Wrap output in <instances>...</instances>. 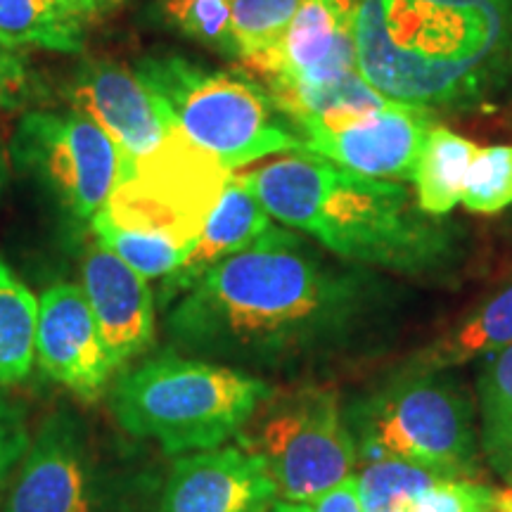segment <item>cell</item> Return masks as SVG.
Listing matches in <instances>:
<instances>
[{"label": "cell", "instance_id": "cell-7", "mask_svg": "<svg viewBox=\"0 0 512 512\" xmlns=\"http://www.w3.org/2000/svg\"><path fill=\"white\" fill-rule=\"evenodd\" d=\"M249 422V432H240L242 446L264 460L285 501L313 503L354 470L356 441L335 389H273Z\"/></svg>", "mask_w": 512, "mask_h": 512}, {"label": "cell", "instance_id": "cell-35", "mask_svg": "<svg viewBox=\"0 0 512 512\" xmlns=\"http://www.w3.org/2000/svg\"><path fill=\"white\" fill-rule=\"evenodd\" d=\"M5 183V166H3V155H0V190H3Z\"/></svg>", "mask_w": 512, "mask_h": 512}, {"label": "cell", "instance_id": "cell-6", "mask_svg": "<svg viewBox=\"0 0 512 512\" xmlns=\"http://www.w3.org/2000/svg\"><path fill=\"white\" fill-rule=\"evenodd\" d=\"M136 72L166 100L185 136L230 171L278 152L304 150L271 95L247 76L204 69L178 55L145 57Z\"/></svg>", "mask_w": 512, "mask_h": 512}, {"label": "cell", "instance_id": "cell-8", "mask_svg": "<svg viewBox=\"0 0 512 512\" xmlns=\"http://www.w3.org/2000/svg\"><path fill=\"white\" fill-rule=\"evenodd\" d=\"M230 176L228 166L178 128L157 152L131 166L100 214L188 256Z\"/></svg>", "mask_w": 512, "mask_h": 512}, {"label": "cell", "instance_id": "cell-33", "mask_svg": "<svg viewBox=\"0 0 512 512\" xmlns=\"http://www.w3.org/2000/svg\"><path fill=\"white\" fill-rule=\"evenodd\" d=\"M482 512H512V486L508 489H496V496L491 505H486Z\"/></svg>", "mask_w": 512, "mask_h": 512}, {"label": "cell", "instance_id": "cell-2", "mask_svg": "<svg viewBox=\"0 0 512 512\" xmlns=\"http://www.w3.org/2000/svg\"><path fill=\"white\" fill-rule=\"evenodd\" d=\"M356 62L387 100L430 114L512 105V0H356Z\"/></svg>", "mask_w": 512, "mask_h": 512}, {"label": "cell", "instance_id": "cell-4", "mask_svg": "<svg viewBox=\"0 0 512 512\" xmlns=\"http://www.w3.org/2000/svg\"><path fill=\"white\" fill-rule=\"evenodd\" d=\"M271 394L261 377L171 349L121 375L110 406L121 430L181 456L240 434Z\"/></svg>", "mask_w": 512, "mask_h": 512}, {"label": "cell", "instance_id": "cell-1", "mask_svg": "<svg viewBox=\"0 0 512 512\" xmlns=\"http://www.w3.org/2000/svg\"><path fill=\"white\" fill-rule=\"evenodd\" d=\"M387 306L377 275L335 264L302 235L271 226L176 299L166 332L190 358L283 370L361 344Z\"/></svg>", "mask_w": 512, "mask_h": 512}, {"label": "cell", "instance_id": "cell-32", "mask_svg": "<svg viewBox=\"0 0 512 512\" xmlns=\"http://www.w3.org/2000/svg\"><path fill=\"white\" fill-rule=\"evenodd\" d=\"M69 15H74L81 24L91 22V19H98L107 15L112 8H117L121 0H57Z\"/></svg>", "mask_w": 512, "mask_h": 512}, {"label": "cell", "instance_id": "cell-15", "mask_svg": "<svg viewBox=\"0 0 512 512\" xmlns=\"http://www.w3.org/2000/svg\"><path fill=\"white\" fill-rule=\"evenodd\" d=\"M81 290L98 323L114 370L128 366L155 342V297L143 275L100 240L86 247Z\"/></svg>", "mask_w": 512, "mask_h": 512}, {"label": "cell", "instance_id": "cell-12", "mask_svg": "<svg viewBox=\"0 0 512 512\" xmlns=\"http://www.w3.org/2000/svg\"><path fill=\"white\" fill-rule=\"evenodd\" d=\"M420 107L389 102L380 110L339 126H304V150L370 178L413 181L434 121Z\"/></svg>", "mask_w": 512, "mask_h": 512}, {"label": "cell", "instance_id": "cell-28", "mask_svg": "<svg viewBox=\"0 0 512 512\" xmlns=\"http://www.w3.org/2000/svg\"><path fill=\"white\" fill-rule=\"evenodd\" d=\"M31 444L27 411L19 403L0 396V501L8 491L12 475Z\"/></svg>", "mask_w": 512, "mask_h": 512}, {"label": "cell", "instance_id": "cell-21", "mask_svg": "<svg viewBox=\"0 0 512 512\" xmlns=\"http://www.w3.org/2000/svg\"><path fill=\"white\" fill-rule=\"evenodd\" d=\"M0 41L19 50L79 53L83 24L57 0H0Z\"/></svg>", "mask_w": 512, "mask_h": 512}, {"label": "cell", "instance_id": "cell-9", "mask_svg": "<svg viewBox=\"0 0 512 512\" xmlns=\"http://www.w3.org/2000/svg\"><path fill=\"white\" fill-rule=\"evenodd\" d=\"M15 155L74 219H93L105 209L131 171L119 145L76 110L29 112L17 128Z\"/></svg>", "mask_w": 512, "mask_h": 512}, {"label": "cell", "instance_id": "cell-34", "mask_svg": "<svg viewBox=\"0 0 512 512\" xmlns=\"http://www.w3.org/2000/svg\"><path fill=\"white\" fill-rule=\"evenodd\" d=\"M268 512H313V510H311V505H306V503L285 501V503H273V508Z\"/></svg>", "mask_w": 512, "mask_h": 512}, {"label": "cell", "instance_id": "cell-17", "mask_svg": "<svg viewBox=\"0 0 512 512\" xmlns=\"http://www.w3.org/2000/svg\"><path fill=\"white\" fill-rule=\"evenodd\" d=\"M271 226V214L259 202V197L254 195L247 176H230L219 202H216L207 223H204L195 247L185 256L183 264L169 278H164V304L169 306L171 299L181 297L185 290H190L211 266H216L219 261L228 259V256L238 254L240 249L252 245Z\"/></svg>", "mask_w": 512, "mask_h": 512}, {"label": "cell", "instance_id": "cell-20", "mask_svg": "<svg viewBox=\"0 0 512 512\" xmlns=\"http://www.w3.org/2000/svg\"><path fill=\"white\" fill-rule=\"evenodd\" d=\"M38 299L0 256V389L34 368Z\"/></svg>", "mask_w": 512, "mask_h": 512}, {"label": "cell", "instance_id": "cell-16", "mask_svg": "<svg viewBox=\"0 0 512 512\" xmlns=\"http://www.w3.org/2000/svg\"><path fill=\"white\" fill-rule=\"evenodd\" d=\"M275 482L264 460L242 446L209 448L176 460L162 512H268Z\"/></svg>", "mask_w": 512, "mask_h": 512}, {"label": "cell", "instance_id": "cell-23", "mask_svg": "<svg viewBox=\"0 0 512 512\" xmlns=\"http://www.w3.org/2000/svg\"><path fill=\"white\" fill-rule=\"evenodd\" d=\"M430 470L403 460H370L358 482L363 512H408L422 491L439 482Z\"/></svg>", "mask_w": 512, "mask_h": 512}, {"label": "cell", "instance_id": "cell-19", "mask_svg": "<svg viewBox=\"0 0 512 512\" xmlns=\"http://www.w3.org/2000/svg\"><path fill=\"white\" fill-rule=\"evenodd\" d=\"M479 147L446 126H432L415 166V200L427 216H446L463 200L472 159Z\"/></svg>", "mask_w": 512, "mask_h": 512}, {"label": "cell", "instance_id": "cell-10", "mask_svg": "<svg viewBox=\"0 0 512 512\" xmlns=\"http://www.w3.org/2000/svg\"><path fill=\"white\" fill-rule=\"evenodd\" d=\"M100 479L86 427L60 411L46 418L17 467L3 512H98Z\"/></svg>", "mask_w": 512, "mask_h": 512}, {"label": "cell", "instance_id": "cell-13", "mask_svg": "<svg viewBox=\"0 0 512 512\" xmlns=\"http://www.w3.org/2000/svg\"><path fill=\"white\" fill-rule=\"evenodd\" d=\"M36 358L50 380L83 401L105 392L114 366L81 285L57 283L41 294Z\"/></svg>", "mask_w": 512, "mask_h": 512}, {"label": "cell", "instance_id": "cell-27", "mask_svg": "<svg viewBox=\"0 0 512 512\" xmlns=\"http://www.w3.org/2000/svg\"><path fill=\"white\" fill-rule=\"evenodd\" d=\"M496 496V486L472 479H439L411 503L408 512H482Z\"/></svg>", "mask_w": 512, "mask_h": 512}, {"label": "cell", "instance_id": "cell-29", "mask_svg": "<svg viewBox=\"0 0 512 512\" xmlns=\"http://www.w3.org/2000/svg\"><path fill=\"white\" fill-rule=\"evenodd\" d=\"M31 98L27 57L19 48L0 41V114L15 112Z\"/></svg>", "mask_w": 512, "mask_h": 512}, {"label": "cell", "instance_id": "cell-5", "mask_svg": "<svg viewBox=\"0 0 512 512\" xmlns=\"http://www.w3.org/2000/svg\"><path fill=\"white\" fill-rule=\"evenodd\" d=\"M444 370L408 366L349 411L356 451L366 460H403L444 479L477 472L475 411Z\"/></svg>", "mask_w": 512, "mask_h": 512}, {"label": "cell", "instance_id": "cell-11", "mask_svg": "<svg viewBox=\"0 0 512 512\" xmlns=\"http://www.w3.org/2000/svg\"><path fill=\"white\" fill-rule=\"evenodd\" d=\"M67 98L119 145L131 166L157 152L181 128L162 95L136 69L119 62L83 64L69 83Z\"/></svg>", "mask_w": 512, "mask_h": 512}, {"label": "cell", "instance_id": "cell-22", "mask_svg": "<svg viewBox=\"0 0 512 512\" xmlns=\"http://www.w3.org/2000/svg\"><path fill=\"white\" fill-rule=\"evenodd\" d=\"M302 0H233L230 41L242 67L256 69L278 50Z\"/></svg>", "mask_w": 512, "mask_h": 512}, {"label": "cell", "instance_id": "cell-14", "mask_svg": "<svg viewBox=\"0 0 512 512\" xmlns=\"http://www.w3.org/2000/svg\"><path fill=\"white\" fill-rule=\"evenodd\" d=\"M356 0H302L278 50L256 69L266 86H328L358 72Z\"/></svg>", "mask_w": 512, "mask_h": 512}, {"label": "cell", "instance_id": "cell-3", "mask_svg": "<svg viewBox=\"0 0 512 512\" xmlns=\"http://www.w3.org/2000/svg\"><path fill=\"white\" fill-rule=\"evenodd\" d=\"M245 176L271 219L302 230L349 264L432 275L456 261L451 230L399 183L354 174L309 150Z\"/></svg>", "mask_w": 512, "mask_h": 512}, {"label": "cell", "instance_id": "cell-30", "mask_svg": "<svg viewBox=\"0 0 512 512\" xmlns=\"http://www.w3.org/2000/svg\"><path fill=\"white\" fill-rule=\"evenodd\" d=\"M313 512H363L361 498H358V482L354 477L344 479L328 494L316 498L311 505Z\"/></svg>", "mask_w": 512, "mask_h": 512}, {"label": "cell", "instance_id": "cell-18", "mask_svg": "<svg viewBox=\"0 0 512 512\" xmlns=\"http://www.w3.org/2000/svg\"><path fill=\"white\" fill-rule=\"evenodd\" d=\"M508 344H512V283L472 311L451 335L420 351L408 366L446 370L494 354Z\"/></svg>", "mask_w": 512, "mask_h": 512}, {"label": "cell", "instance_id": "cell-25", "mask_svg": "<svg viewBox=\"0 0 512 512\" xmlns=\"http://www.w3.org/2000/svg\"><path fill=\"white\" fill-rule=\"evenodd\" d=\"M162 17L183 36L233 55L230 17L233 0H162Z\"/></svg>", "mask_w": 512, "mask_h": 512}, {"label": "cell", "instance_id": "cell-26", "mask_svg": "<svg viewBox=\"0 0 512 512\" xmlns=\"http://www.w3.org/2000/svg\"><path fill=\"white\" fill-rule=\"evenodd\" d=\"M477 396L486 439L512 422V344L486 356Z\"/></svg>", "mask_w": 512, "mask_h": 512}, {"label": "cell", "instance_id": "cell-24", "mask_svg": "<svg viewBox=\"0 0 512 512\" xmlns=\"http://www.w3.org/2000/svg\"><path fill=\"white\" fill-rule=\"evenodd\" d=\"M467 211L501 214L512 204V145H491L477 152L463 190Z\"/></svg>", "mask_w": 512, "mask_h": 512}, {"label": "cell", "instance_id": "cell-31", "mask_svg": "<svg viewBox=\"0 0 512 512\" xmlns=\"http://www.w3.org/2000/svg\"><path fill=\"white\" fill-rule=\"evenodd\" d=\"M484 451L494 470L512 486V422L484 439Z\"/></svg>", "mask_w": 512, "mask_h": 512}]
</instances>
